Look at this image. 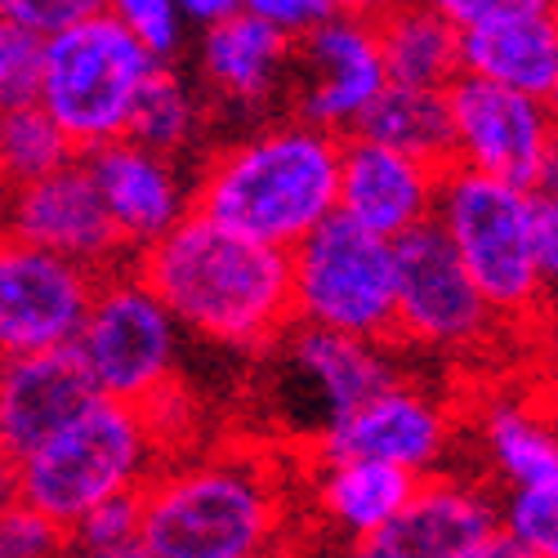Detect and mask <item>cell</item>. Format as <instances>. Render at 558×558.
<instances>
[{"instance_id":"1","label":"cell","mask_w":558,"mask_h":558,"mask_svg":"<svg viewBox=\"0 0 558 558\" xmlns=\"http://www.w3.org/2000/svg\"><path fill=\"white\" fill-rule=\"evenodd\" d=\"M134 277L157 295L174 327L223 349H268L291 327L287 255L202 215H189L157 246L138 251Z\"/></svg>"},{"instance_id":"2","label":"cell","mask_w":558,"mask_h":558,"mask_svg":"<svg viewBox=\"0 0 558 558\" xmlns=\"http://www.w3.org/2000/svg\"><path fill=\"white\" fill-rule=\"evenodd\" d=\"M336 134L304 121H277L210 157L193 193V215L291 255L336 215Z\"/></svg>"},{"instance_id":"3","label":"cell","mask_w":558,"mask_h":558,"mask_svg":"<svg viewBox=\"0 0 558 558\" xmlns=\"http://www.w3.org/2000/svg\"><path fill=\"white\" fill-rule=\"evenodd\" d=\"M282 523V487L251 456L174 464L138 492L148 558H268Z\"/></svg>"},{"instance_id":"4","label":"cell","mask_w":558,"mask_h":558,"mask_svg":"<svg viewBox=\"0 0 558 558\" xmlns=\"http://www.w3.org/2000/svg\"><path fill=\"white\" fill-rule=\"evenodd\" d=\"M153 474L157 447L138 411L95 398L54 438L14 460V500L40 509L59 527H72L89 509L138 496Z\"/></svg>"},{"instance_id":"5","label":"cell","mask_w":558,"mask_h":558,"mask_svg":"<svg viewBox=\"0 0 558 558\" xmlns=\"http://www.w3.org/2000/svg\"><path fill=\"white\" fill-rule=\"evenodd\" d=\"M157 63L130 40L108 5H95L81 23L45 40L36 108L50 117L72 153H99L125 138L134 99L144 95Z\"/></svg>"},{"instance_id":"6","label":"cell","mask_w":558,"mask_h":558,"mask_svg":"<svg viewBox=\"0 0 558 558\" xmlns=\"http://www.w3.org/2000/svg\"><path fill=\"white\" fill-rule=\"evenodd\" d=\"M434 228L496 322L541 308L549 282L532 251V193L470 170H442Z\"/></svg>"},{"instance_id":"7","label":"cell","mask_w":558,"mask_h":558,"mask_svg":"<svg viewBox=\"0 0 558 558\" xmlns=\"http://www.w3.org/2000/svg\"><path fill=\"white\" fill-rule=\"evenodd\" d=\"M291 264V322L366 344L393 340V242L331 215L287 255Z\"/></svg>"},{"instance_id":"8","label":"cell","mask_w":558,"mask_h":558,"mask_svg":"<svg viewBox=\"0 0 558 558\" xmlns=\"http://www.w3.org/2000/svg\"><path fill=\"white\" fill-rule=\"evenodd\" d=\"M68 349L89 393L138 411L174 380L179 327L134 272H108Z\"/></svg>"},{"instance_id":"9","label":"cell","mask_w":558,"mask_h":558,"mask_svg":"<svg viewBox=\"0 0 558 558\" xmlns=\"http://www.w3.org/2000/svg\"><path fill=\"white\" fill-rule=\"evenodd\" d=\"M451 166L523 193H554V104L523 99L474 76H456L447 89Z\"/></svg>"},{"instance_id":"10","label":"cell","mask_w":558,"mask_h":558,"mask_svg":"<svg viewBox=\"0 0 558 558\" xmlns=\"http://www.w3.org/2000/svg\"><path fill=\"white\" fill-rule=\"evenodd\" d=\"M438 14L456 27L460 76L554 104L558 10L549 0H442Z\"/></svg>"},{"instance_id":"11","label":"cell","mask_w":558,"mask_h":558,"mask_svg":"<svg viewBox=\"0 0 558 558\" xmlns=\"http://www.w3.org/2000/svg\"><path fill=\"white\" fill-rule=\"evenodd\" d=\"M393 336L425 353H470L496 336L500 322L456 264L434 223L393 242Z\"/></svg>"},{"instance_id":"12","label":"cell","mask_w":558,"mask_h":558,"mask_svg":"<svg viewBox=\"0 0 558 558\" xmlns=\"http://www.w3.org/2000/svg\"><path fill=\"white\" fill-rule=\"evenodd\" d=\"M0 232L95 277H108V268H117L125 255L81 161H68L63 170L45 179L5 189V197H0Z\"/></svg>"},{"instance_id":"13","label":"cell","mask_w":558,"mask_h":558,"mask_svg":"<svg viewBox=\"0 0 558 558\" xmlns=\"http://www.w3.org/2000/svg\"><path fill=\"white\" fill-rule=\"evenodd\" d=\"M291 63L300 68V104H295L300 117L295 121L327 130L336 138L344 130H357L366 108L389 89L366 5H340L336 19H327L304 40H295Z\"/></svg>"},{"instance_id":"14","label":"cell","mask_w":558,"mask_h":558,"mask_svg":"<svg viewBox=\"0 0 558 558\" xmlns=\"http://www.w3.org/2000/svg\"><path fill=\"white\" fill-rule=\"evenodd\" d=\"M95 287V272L0 232V357L68 349Z\"/></svg>"},{"instance_id":"15","label":"cell","mask_w":558,"mask_h":558,"mask_svg":"<svg viewBox=\"0 0 558 558\" xmlns=\"http://www.w3.org/2000/svg\"><path fill=\"white\" fill-rule=\"evenodd\" d=\"M451 434V411L434 393L398 380L322 434V451H327L322 460H376L425 483L442 470Z\"/></svg>"},{"instance_id":"16","label":"cell","mask_w":558,"mask_h":558,"mask_svg":"<svg viewBox=\"0 0 558 558\" xmlns=\"http://www.w3.org/2000/svg\"><path fill=\"white\" fill-rule=\"evenodd\" d=\"M442 170L389 153L380 144L349 134L340 138L336 215L380 242H402L407 232L434 223Z\"/></svg>"},{"instance_id":"17","label":"cell","mask_w":558,"mask_h":558,"mask_svg":"<svg viewBox=\"0 0 558 558\" xmlns=\"http://www.w3.org/2000/svg\"><path fill=\"white\" fill-rule=\"evenodd\" d=\"M81 166H85L89 183H95L121 246L134 255L157 246L170 228H179L193 215V193L183 189L174 161L153 157L144 148L125 144V138L89 153Z\"/></svg>"},{"instance_id":"18","label":"cell","mask_w":558,"mask_h":558,"mask_svg":"<svg viewBox=\"0 0 558 558\" xmlns=\"http://www.w3.org/2000/svg\"><path fill=\"white\" fill-rule=\"evenodd\" d=\"M487 532H496V496L470 478L434 474L389 527L344 545L340 558H456Z\"/></svg>"},{"instance_id":"19","label":"cell","mask_w":558,"mask_h":558,"mask_svg":"<svg viewBox=\"0 0 558 558\" xmlns=\"http://www.w3.org/2000/svg\"><path fill=\"white\" fill-rule=\"evenodd\" d=\"M95 402L72 349L0 357V451L23 460Z\"/></svg>"},{"instance_id":"20","label":"cell","mask_w":558,"mask_h":558,"mask_svg":"<svg viewBox=\"0 0 558 558\" xmlns=\"http://www.w3.org/2000/svg\"><path fill=\"white\" fill-rule=\"evenodd\" d=\"M282 349L295 380L317 398L322 415H327V429L344 421V415H353L357 407H366L376 393H385L389 385H398V366L389 362L385 344L300 327Z\"/></svg>"},{"instance_id":"21","label":"cell","mask_w":558,"mask_h":558,"mask_svg":"<svg viewBox=\"0 0 558 558\" xmlns=\"http://www.w3.org/2000/svg\"><path fill=\"white\" fill-rule=\"evenodd\" d=\"M295 45L272 32L264 19H255L246 5L223 19L219 27L202 32V72L223 99L259 108L291 68Z\"/></svg>"},{"instance_id":"22","label":"cell","mask_w":558,"mask_h":558,"mask_svg":"<svg viewBox=\"0 0 558 558\" xmlns=\"http://www.w3.org/2000/svg\"><path fill=\"white\" fill-rule=\"evenodd\" d=\"M393 89H442L460 76V40L438 5H366Z\"/></svg>"},{"instance_id":"23","label":"cell","mask_w":558,"mask_h":558,"mask_svg":"<svg viewBox=\"0 0 558 558\" xmlns=\"http://www.w3.org/2000/svg\"><path fill=\"white\" fill-rule=\"evenodd\" d=\"M411 474L393 470V464H376V460H322V470L313 478V505L317 514L327 519L344 545L376 536L380 527H389L415 496Z\"/></svg>"},{"instance_id":"24","label":"cell","mask_w":558,"mask_h":558,"mask_svg":"<svg viewBox=\"0 0 558 558\" xmlns=\"http://www.w3.org/2000/svg\"><path fill=\"white\" fill-rule=\"evenodd\" d=\"M478 442L496 478L519 487H558V438L549 415L523 393H492L478 407Z\"/></svg>"},{"instance_id":"25","label":"cell","mask_w":558,"mask_h":558,"mask_svg":"<svg viewBox=\"0 0 558 558\" xmlns=\"http://www.w3.org/2000/svg\"><path fill=\"white\" fill-rule=\"evenodd\" d=\"M366 144H380L411 161L447 170L451 166V117L438 89H385L353 130Z\"/></svg>"},{"instance_id":"26","label":"cell","mask_w":558,"mask_h":558,"mask_svg":"<svg viewBox=\"0 0 558 558\" xmlns=\"http://www.w3.org/2000/svg\"><path fill=\"white\" fill-rule=\"evenodd\" d=\"M197 134H202L197 95L183 76H174L170 68H157L144 85V95L134 99V112L125 121V144L174 161L179 153H189L197 144Z\"/></svg>"},{"instance_id":"27","label":"cell","mask_w":558,"mask_h":558,"mask_svg":"<svg viewBox=\"0 0 558 558\" xmlns=\"http://www.w3.org/2000/svg\"><path fill=\"white\" fill-rule=\"evenodd\" d=\"M68 161H76L72 144L36 104L0 112V174H5V189L45 179V174L63 170Z\"/></svg>"},{"instance_id":"28","label":"cell","mask_w":558,"mask_h":558,"mask_svg":"<svg viewBox=\"0 0 558 558\" xmlns=\"http://www.w3.org/2000/svg\"><path fill=\"white\" fill-rule=\"evenodd\" d=\"M496 527L536 558H558V487L509 492L505 500H496Z\"/></svg>"},{"instance_id":"29","label":"cell","mask_w":558,"mask_h":558,"mask_svg":"<svg viewBox=\"0 0 558 558\" xmlns=\"http://www.w3.org/2000/svg\"><path fill=\"white\" fill-rule=\"evenodd\" d=\"M40 59H45V40H36L32 32L0 14V112L36 104Z\"/></svg>"},{"instance_id":"30","label":"cell","mask_w":558,"mask_h":558,"mask_svg":"<svg viewBox=\"0 0 558 558\" xmlns=\"http://www.w3.org/2000/svg\"><path fill=\"white\" fill-rule=\"evenodd\" d=\"M108 10L157 68H166V59L183 45V19L174 0H117Z\"/></svg>"},{"instance_id":"31","label":"cell","mask_w":558,"mask_h":558,"mask_svg":"<svg viewBox=\"0 0 558 558\" xmlns=\"http://www.w3.org/2000/svg\"><path fill=\"white\" fill-rule=\"evenodd\" d=\"M0 558H68V527L23 500H10L0 509Z\"/></svg>"},{"instance_id":"32","label":"cell","mask_w":558,"mask_h":558,"mask_svg":"<svg viewBox=\"0 0 558 558\" xmlns=\"http://www.w3.org/2000/svg\"><path fill=\"white\" fill-rule=\"evenodd\" d=\"M138 536V496L108 500L89 509L81 523L68 527V549H99V545H121Z\"/></svg>"},{"instance_id":"33","label":"cell","mask_w":558,"mask_h":558,"mask_svg":"<svg viewBox=\"0 0 558 558\" xmlns=\"http://www.w3.org/2000/svg\"><path fill=\"white\" fill-rule=\"evenodd\" d=\"M99 0H0V14L32 32L36 40H54L72 23H81Z\"/></svg>"},{"instance_id":"34","label":"cell","mask_w":558,"mask_h":558,"mask_svg":"<svg viewBox=\"0 0 558 558\" xmlns=\"http://www.w3.org/2000/svg\"><path fill=\"white\" fill-rule=\"evenodd\" d=\"M246 10L255 19H264L272 32H282L291 45L340 14L336 0H246Z\"/></svg>"},{"instance_id":"35","label":"cell","mask_w":558,"mask_h":558,"mask_svg":"<svg viewBox=\"0 0 558 558\" xmlns=\"http://www.w3.org/2000/svg\"><path fill=\"white\" fill-rule=\"evenodd\" d=\"M532 251H536L545 282H554V272H558V202H554V193H532Z\"/></svg>"},{"instance_id":"36","label":"cell","mask_w":558,"mask_h":558,"mask_svg":"<svg viewBox=\"0 0 558 558\" xmlns=\"http://www.w3.org/2000/svg\"><path fill=\"white\" fill-rule=\"evenodd\" d=\"M238 10H242V0H183L179 19L193 23V27H202V32H210V27H219L223 19L238 14Z\"/></svg>"},{"instance_id":"37","label":"cell","mask_w":558,"mask_h":558,"mask_svg":"<svg viewBox=\"0 0 558 558\" xmlns=\"http://www.w3.org/2000/svg\"><path fill=\"white\" fill-rule=\"evenodd\" d=\"M456 558H536V554H532V549H523L519 541H509V536L496 527V532H487L483 541H474L470 549L456 554Z\"/></svg>"},{"instance_id":"38","label":"cell","mask_w":558,"mask_h":558,"mask_svg":"<svg viewBox=\"0 0 558 558\" xmlns=\"http://www.w3.org/2000/svg\"><path fill=\"white\" fill-rule=\"evenodd\" d=\"M68 558H148L144 541H121V545H99V549H68Z\"/></svg>"},{"instance_id":"39","label":"cell","mask_w":558,"mask_h":558,"mask_svg":"<svg viewBox=\"0 0 558 558\" xmlns=\"http://www.w3.org/2000/svg\"><path fill=\"white\" fill-rule=\"evenodd\" d=\"M14 500V460L0 451V509H5Z\"/></svg>"},{"instance_id":"40","label":"cell","mask_w":558,"mask_h":558,"mask_svg":"<svg viewBox=\"0 0 558 558\" xmlns=\"http://www.w3.org/2000/svg\"><path fill=\"white\" fill-rule=\"evenodd\" d=\"M0 197H5V174H0Z\"/></svg>"}]
</instances>
